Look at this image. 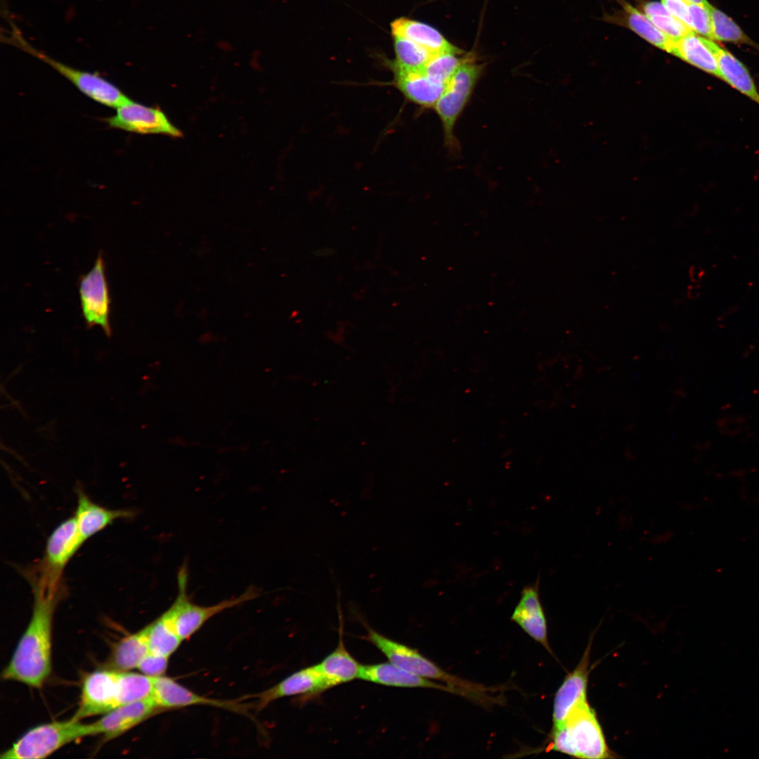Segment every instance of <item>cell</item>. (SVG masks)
Here are the masks:
<instances>
[{"label": "cell", "instance_id": "2", "mask_svg": "<svg viewBox=\"0 0 759 759\" xmlns=\"http://www.w3.org/2000/svg\"><path fill=\"white\" fill-rule=\"evenodd\" d=\"M548 749L578 758L618 757L609 748L597 713L588 701L577 707L564 724L552 728Z\"/></svg>", "mask_w": 759, "mask_h": 759}, {"label": "cell", "instance_id": "14", "mask_svg": "<svg viewBox=\"0 0 759 759\" xmlns=\"http://www.w3.org/2000/svg\"><path fill=\"white\" fill-rule=\"evenodd\" d=\"M162 711L152 696L124 704L92 722L94 735L101 734L105 741L113 739Z\"/></svg>", "mask_w": 759, "mask_h": 759}, {"label": "cell", "instance_id": "33", "mask_svg": "<svg viewBox=\"0 0 759 759\" xmlns=\"http://www.w3.org/2000/svg\"><path fill=\"white\" fill-rule=\"evenodd\" d=\"M670 15L681 20L692 29L689 6L687 0H661Z\"/></svg>", "mask_w": 759, "mask_h": 759}, {"label": "cell", "instance_id": "25", "mask_svg": "<svg viewBox=\"0 0 759 759\" xmlns=\"http://www.w3.org/2000/svg\"><path fill=\"white\" fill-rule=\"evenodd\" d=\"M148 626L150 652L169 657L183 641L164 612Z\"/></svg>", "mask_w": 759, "mask_h": 759}, {"label": "cell", "instance_id": "28", "mask_svg": "<svg viewBox=\"0 0 759 759\" xmlns=\"http://www.w3.org/2000/svg\"><path fill=\"white\" fill-rule=\"evenodd\" d=\"M469 53L460 49L434 54L423 68L432 79L447 84L457 69L465 60Z\"/></svg>", "mask_w": 759, "mask_h": 759}, {"label": "cell", "instance_id": "31", "mask_svg": "<svg viewBox=\"0 0 759 759\" xmlns=\"http://www.w3.org/2000/svg\"><path fill=\"white\" fill-rule=\"evenodd\" d=\"M689 10L692 30L707 38L713 39L709 11L694 4H689Z\"/></svg>", "mask_w": 759, "mask_h": 759}, {"label": "cell", "instance_id": "10", "mask_svg": "<svg viewBox=\"0 0 759 759\" xmlns=\"http://www.w3.org/2000/svg\"><path fill=\"white\" fill-rule=\"evenodd\" d=\"M102 252H99L91 269L79 278L80 306L87 327L99 326L108 337L110 325V295Z\"/></svg>", "mask_w": 759, "mask_h": 759}, {"label": "cell", "instance_id": "8", "mask_svg": "<svg viewBox=\"0 0 759 759\" xmlns=\"http://www.w3.org/2000/svg\"><path fill=\"white\" fill-rule=\"evenodd\" d=\"M129 703L131 701L126 671L100 669L89 673L83 680L79 706L73 717L81 720L104 715Z\"/></svg>", "mask_w": 759, "mask_h": 759}, {"label": "cell", "instance_id": "18", "mask_svg": "<svg viewBox=\"0 0 759 759\" xmlns=\"http://www.w3.org/2000/svg\"><path fill=\"white\" fill-rule=\"evenodd\" d=\"M511 618L530 637L540 643L548 651H551L547 640V621L539 598L538 583L524 588Z\"/></svg>", "mask_w": 759, "mask_h": 759}, {"label": "cell", "instance_id": "26", "mask_svg": "<svg viewBox=\"0 0 759 759\" xmlns=\"http://www.w3.org/2000/svg\"><path fill=\"white\" fill-rule=\"evenodd\" d=\"M396 58L389 63L391 70L410 71L424 68L431 56L417 44L399 36H393Z\"/></svg>", "mask_w": 759, "mask_h": 759}, {"label": "cell", "instance_id": "16", "mask_svg": "<svg viewBox=\"0 0 759 759\" xmlns=\"http://www.w3.org/2000/svg\"><path fill=\"white\" fill-rule=\"evenodd\" d=\"M392 72L394 78L389 85L397 89L408 101L422 108H433L446 86L430 77L423 69Z\"/></svg>", "mask_w": 759, "mask_h": 759}, {"label": "cell", "instance_id": "21", "mask_svg": "<svg viewBox=\"0 0 759 759\" xmlns=\"http://www.w3.org/2000/svg\"><path fill=\"white\" fill-rule=\"evenodd\" d=\"M317 666L322 677L323 692L358 679L361 665L346 649L342 628L337 647Z\"/></svg>", "mask_w": 759, "mask_h": 759}, {"label": "cell", "instance_id": "27", "mask_svg": "<svg viewBox=\"0 0 759 759\" xmlns=\"http://www.w3.org/2000/svg\"><path fill=\"white\" fill-rule=\"evenodd\" d=\"M628 25L635 33L655 46L671 53L674 41L662 32L651 20L637 8L624 2Z\"/></svg>", "mask_w": 759, "mask_h": 759}, {"label": "cell", "instance_id": "15", "mask_svg": "<svg viewBox=\"0 0 759 759\" xmlns=\"http://www.w3.org/2000/svg\"><path fill=\"white\" fill-rule=\"evenodd\" d=\"M323 692L321 674L317 665L302 668L275 685L257 694L256 708L260 711L273 701L285 696H304L309 699Z\"/></svg>", "mask_w": 759, "mask_h": 759}, {"label": "cell", "instance_id": "35", "mask_svg": "<svg viewBox=\"0 0 759 759\" xmlns=\"http://www.w3.org/2000/svg\"><path fill=\"white\" fill-rule=\"evenodd\" d=\"M697 268H693L692 269V271H691V276H692L693 280H699L701 277V275H702V270L699 268V271H697Z\"/></svg>", "mask_w": 759, "mask_h": 759}, {"label": "cell", "instance_id": "12", "mask_svg": "<svg viewBox=\"0 0 759 759\" xmlns=\"http://www.w3.org/2000/svg\"><path fill=\"white\" fill-rule=\"evenodd\" d=\"M162 710L189 706L205 705L245 714L248 706L236 700H221L200 696L184 687L174 679L162 675L154 677L151 696Z\"/></svg>", "mask_w": 759, "mask_h": 759}, {"label": "cell", "instance_id": "1", "mask_svg": "<svg viewBox=\"0 0 759 759\" xmlns=\"http://www.w3.org/2000/svg\"><path fill=\"white\" fill-rule=\"evenodd\" d=\"M32 584L34 593L32 616L1 675L4 680L40 688L51 672L53 618L65 590L63 583Z\"/></svg>", "mask_w": 759, "mask_h": 759}, {"label": "cell", "instance_id": "11", "mask_svg": "<svg viewBox=\"0 0 759 759\" xmlns=\"http://www.w3.org/2000/svg\"><path fill=\"white\" fill-rule=\"evenodd\" d=\"M108 125L138 134H162L174 138L183 136L158 107H150L131 100L116 108L114 115L105 119Z\"/></svg>", "mask_w": 759, "mask_h": 759}, {"label": "cell", "instance_id": "9", "mask_svg": "<svg viewBox=\"0 0 759 759\" xmlns=\"http://www.w3.org/2000/svg\"><path fill=\"white\" fill-rule=\"evenodd\" d=\"M84 542L74 517L65 519L48 536L44 557L36 574L30 578L51 584L62 583L63 569Z\"/></svg>", "mask_w": 759, "mask_h": 759}, {"label": "cell", "instance_id": "6", "mask_svg": "<svg viewBox=\"0 0 759 759\" xmlns=\"http://www.w3.org/2000/svg\"><path fill=\"white\" fill-rule=\"evenodd\" d=\"M484 64L479 63L470 53L448 82L446 88L433 107L442 124L444 143L450 150L459 148L455 126L469 102L481 77Z\"/></svg>", "mask_w": 759, "mask_h": 759}, {"label": "cell", "instance_id": "24", "mask_svg": "<svg viewBox=\"0 0 759 759\" xmlns=\"http://www.w3.org/2000/svg\"><path fill=\"white\" fill-rule=\"evenodd\" d=\"M670 53L720 78L718 63L714 54L704 43L703 38L697 36L694 32L674 41Z\"/></svg>", "mask_w": 759, "mask_h": 759}, {"label": "cell", "instance_id": "29", "mask_svg": "<svg viewBox=\"0 0 759 759\" xmlns=\"http://www.w3.org/2000/svg\"><path fill=\"white\" fill-rule=\"evenodd\" d=\"M712 24L713 39L751 43L739 27L722 11L710 5L708 8Z\"/></svg>", "mask_w": 759, "mask_h": 759}, {"label": "cell", "instance_id": "17", "mask_svg": "<svg viewBox=\"0 0 759 759\" xmlns=\"http://www.w3.org/2000/svg\"><path fill=\"white\" fill-rule=\"evenodd\" d=\"M77 497L74 518L78 529L86 541L118 519L134 516V511L126 509L111 510L92 501L82 488L76 489Z\"/></svg>", "mask_w": 759, "mask_h": 759}, {"label": "cell", "instance_id": "13", "mask_svg": "<svg viewBox=\"0 0 759 759\" xmlns=\"http://www.w3.org/2000/svg\"><path fill=\"white\" fill-rule=\"evenodd\" d=\"M590 644L585 649L577 666L564 678L554 696L552 728L561 726L570 714L587 701L590 674Z\"/></svg>", "mask_w": 759, "mask_h": 759}, {"label": "cell", "instance_id": "4", "mask_svg": "<svg viewBox=\"0 0 759 759\" xmlns=\"http://www.w3.org/2000/svg\"><path fill=\"white\" fill-rule=\"evenodd\" d=\"M9 26L4 38L7 44L48 64L89 98L114 108H117L131 100L121 89L99 74L70 67L34 47L26 40L13 21H9Z\"/></svg>", "mask_w": 759, "mask_h": 759}, {"label": "cell", "instance_id": "19", "mask_svg": "<svg viewBox=\"0 0 759 759\" xmlns=\"http://www.w3.org/2000/svg\"><path fill=\"white\" fill-rule=\"evenodd\" d=\"M358 679L389 687L436 689L455 694L448 685L431 681L390 662L361 665Z\"/></svg>", "mask_w": 759, "mask_h": 759}, {"label": "cell", "instance_id": "20", "mask_svg": "<svg viewBox=\"0 0 759 759\" xmlns=\"http://www.w3.org/2000/svg\"><path fill=\"white\" fill-rule=\"evenodd\" d=\"M714 54L720 79L759 105V92L746 66L727 50L712 41L703 38Z\"/></svg>", "mask_w": 759, "mask_h": 759}, {"label": "cell", "instance_id": "22", "mask_svg": "<svg viewBox=\"0 0 759 759\" xmlns=\"http://www.w3.org/2000/svg\"><path fill=\"white\" fill-rule=\"evenodd\" d=\"M391 29L393 36L406 38L422 46L432 55L460 50L434 27L422 22L400 18L391 22Z\"/></svg>", "mask_w": 759, "mask_h": 759}, {"label": "cell", "instance_id": "3", "mask_svg": "<svg viewBox=\"0 0 759 759\" xmlns=\"http://www.w3.org/2000/svg\"><path fill=\"white\" fill-rule=\"evenodd\" d=\"M365 639L381 651L391 663L423 677L440 680L452 688L456 694L479 701L487 691L488 688L482 685L446 672L417 650L391 640L373 629L368 628Z\"/></svg>", "mask_w": 759, "mask_h": 759}, {"label": "cell", "instance_id": "34", "mask_svg": "<svg viewBox=\"0 0 759 759\" xmlns=\"http://www.w3.org/2000/svg\"><path fill=\"white\" fill-rule=\"evenodd\" d=\"M690 4L699 5L707 10H708L711 4L706 0H687Z\"/></svg>", "mask_w": 759, "mask_h": 759}, {"label": "cell", "instance_id": "5", "mask_svg": "<svg viewBox=\"0 0 759 759\" xmlns=\"http://www.w3.org/2000/svg\"><path fill=\"white\" fill-rule=\"evenodd\" d=\"M94 735L92 723L84 724L72 717L33 727L3 752L1 759H39L86 736Z\"/></svg>", "mask_w": 759, "mask_h": 759}, {"label": "cell", "instance_id": "7", "mask_svg": "<svg viewBox=\"0 0 759 759\" xmlns=\"http://www.w3.org/2000/svg\"><path fill=\"white\" fill-rule=\"evenodd\" d=\"M188 567L183 564L177 573V596L173 604L164 611L176 634L182 640L190 637L215 615L259 596L258 590L249 587L237 597L225 599L210 606H201L190 600L188 595Z\"/></svg>", "mask_w": 759, "mask_h": 759}, {"label": "cell", "instance_id": "23", "mask_svg": "<svg viewBox=\"0 0 759 759\" xmlns=\"http://www.w3.org/2000/svg\"><path fill=\"white\" fill-rule=\"evenodd\" d=\"M150 651L148 626L129 635L114 647L107 668L118 671H129L138 666Z\"/></svg>", "mask_w": 759, "mask_h": 759}, {"label": "cell", "instance_id": "32", "mask_svg": "<svg viewBox=\"0 0 759 759\" xmlns=\"http://www.w3.org/2000/svg\"><path fill=\"white\" fill-rule=\"evenodd\" d=\"M169 658L149 651L139 663L138 669L141 673L153 677L164 675L168 667Z\"/></svg>", "mask_w": 759, "mask_h": 759}, {"label": "cell", "instance_id": "30", "mask_svg": "<svg viewBox=\"0 0 759 759\" xmlns=\"http://www.w3.org/2000/svg\"><path fill=\"white\" fill-rule=\"evenodd\" d=\"M648 18L673 41H676L694 32L681 20L670 15L668 11Z\"/></svg>", "mask_w": 759, "mask_h": 759}]
</instances>
